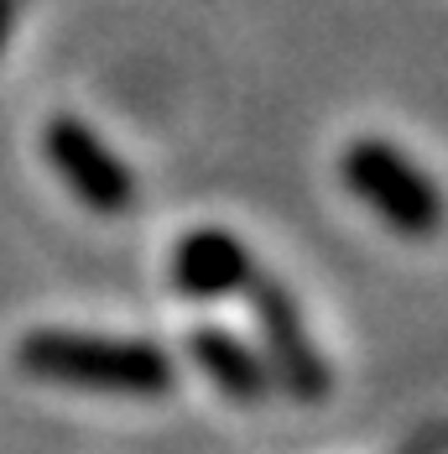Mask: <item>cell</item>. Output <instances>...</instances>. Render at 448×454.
Instances as JSON below:
<instances>
[{
  "mask_svg": "<svg viewBox=\"0 0 448 454\" xmlns=\"http://www.w3.org/2000/svg\"><path fill=\"white\" fill-rule=\"evenodd\" d=\"M438 450H444V434H438V423H433V428H428L412 450H402V454H438Z\"/></svg>",
  "mask_w": 448,
  "mask_h": 454,
  "instance_id": "cell-7",
  "label": "cell"
},
{
  "mask_svg": "<svg viewBox=\"0 0 448 454\" xmlns=\"http://www.w3.org/2000/svg\"><path fill=\"white\" fill-rule=\"evenodd\" d=\"M11 27H16V0H0V52L11 43Z\"/></svg>",
  "mask_w": 448,
  "mask_h": 454,
  "instance_id": "cell-8",
  "label": "cell"
},
{
  "mask_svg": "<svg viewBox=\"0 0 448 454\" xmlns=\"http://www.w3.org/2000/svg\"><path fill=\"white\" fill-rule=\"evenodd\" d=\"M42 152L63 188L89 209V215H126L135 204V173L131 162L104 146V137L79 115H52L42 126Z\"/></svg>",
  "mask_w": 448,
  "mask_h": 454,
  "instance_id": "cell-4",
  "label": "cell"
},
{
  "mask_svg": "<svg viewBox=\"0 0 448 454\" xmlns=\"http://www.w3.org/2000/svg\"><path fill=\"white\" fill-rule=\"evenodd\" d=\"M256 277L251 246L224 225H198L173 246V287L188 303H224L240 298Z\"/></svg>",
  "mask_w": 448,
  "mask_h": 454,
  "instance_id": "cell-5",
  "label": "cell"
},
{
  "mask_svg": "<svg viewBox=\"0 0 448 454\" xmlns=\"http://www.w3.org/2000/svg\"><path fill=\"white\" fill-rule=\"evenodd\" d=\"M339 178L355 193L359 204L406 240H428L444 225V199H438V183L428 178L402 146L381 137H355L339 152Z\"/></svg>",
  "mask_w": 448,
  "mask_h": 454,
  "instance_id": "cell-2",
  "label": "cell"
},
{
  "mask_svg": "<svg viewBox=\"0 0 448 454\" xmlns=\"http://www.w3.org/2000/svg\"><path fill=\"white\" fill-rule=\"evenodd\" d=\"M240 298L251 303V318H256V350H261V361H266V371H271V387L287 392V397L303 403V408L328 403V392H334V365L323 356V345L313 340L297 293H292L282 277L256 272Z\"/></svg>",
  "mask_w": 448,
  "mask_h": 454,
  "instance_id": "cell-3",
  "label": "cell"
},
{
  "mask_svg": "<svg viewBox=\"0 0 448 454\" xmlns=\"http://www.w3.org/2000/svg\"><path fill=\"white\" fill-rule=\"evenodd\" d=\"M188 356L209 376V387L220 392L224 403H235V408H261L271 392H276L261 350L251 340H240L229 324H198L188 334Z\"/></svg>",
  "mask_w": 448,
  "mask_h": 454,
  "instance_id": "cell-6",
  "label": "cell"
},
{
  "mask_svg": "<svg viewBox=\"0 0 448 454\" xmlns=\"http://www.w3.org/2000/svg\"><path fill=\"white\" fill-rule=\"evenodd\" d=\"M16 365L47 387L99 392L157 403L178 387V361L141 334H94V329H32L16 345Z\"/></svg>",
  "mask_w": 448,
  "mask_h": 454,
  "instance_id": "cell-1",
  "label": "cell"
}]
</instances>
